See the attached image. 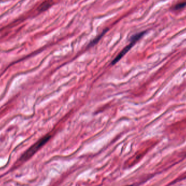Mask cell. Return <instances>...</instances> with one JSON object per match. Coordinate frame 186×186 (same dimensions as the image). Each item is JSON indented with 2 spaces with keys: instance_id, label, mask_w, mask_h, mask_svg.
Segmentation results:
<instances>
[{
  "instance_id": "obj_2",
  "label": "cell",
  "mask_w": 186,
  "mask_h": 186,
  "mask_svg": "<svg viewBox=\"0 0 186 186\" xmlns=\"http://www.w3.org/2000/svg\"><path fill=\"white\" fill-rule=\"evenodd\" d=\"M146 31H143V32H140L138 33H137L136 35H132L131 38L130 43L126 46L123 50H122L118 56L115 58V59L112 61V65L115 64L118 61H119L122 58V57L125 56L126 53H128L129 51L130 50L131 48L133 47V46L135 45L138 41L146 33Z\"/></svg>"
},
{
  "instance_id": "obj_3",
  "label": "cell",
  "mask_w": 186,
  "mask_h": 186,
  "mask_svg": "<svg viewBox=\"0 0 186 186\" xmlns=\"http://www.w3.org/2000/svg\"><path fill=\"white\" fill-rule=\"evenodd\" d=\"M51 3L49 1H46L42 3L40 6L38 7V10L40 12L46 11L48 9L50 8L51 5Z\"/></svg>"
},
{
  "instance_id": "obj_1",
  "label": "cell",
  "mask_w": 186,
  "mask_h": 186,
  "mask_svg": "<svg viewBox=\"0 0 186 186\" xmlns=\"http://www.w3.org/2000/svg\"><path fill=\"white\" fill-rule=\"evenodd\" d=\"M51 137V136L50 135L48 134L47 135L43 137L42 138L39 139L24 154L22 157V161H26L29 159L30 157H32L33 154H35L42 147H43L48 141L50 140Z\"/></svg>"
},
{
  "instance_id": "obj_6",
  "label": "cell",
  "mask_w": 186,
  "mask_h": 186,
  "mask_svg": "<svg viewBox=\"0 0 186 186\" xmlns=\"http://www.w3.org/2000/svg\"></svg>"
},
{
  "instance_id": "obj_4",
  "label": "cell",
  "mask_w": 186,
  "mask_h": 186,
  "mask_svg": "<svg viewBox=\"0 0 186 186\" xmlns=\"http://www.w3.org/2000/svg\"><path fill=\"white\" fill-rule=\"evenodd\" d=\"M108 31V29H105V31H104V32H102V33H101V35H98V37L97 38H96L95 39H94V40H93L91 42V44H90V46H93L94 45V44H95L96 43H98V40H100V39H101V38L104 35V34L106 33Z\"/></svg>"
},
{
  "instance_id": "obj_5",
  "label": "cell",
  "mask_w": 186,
  "mask_h": 186,
  "mask_svg": "<svg viewBox=\"0 0 186 186\" xmlns=\"http://www.w3.org/2000/svg\"><path fill=\"white\" fill-rule=\"evenodd\" d=\"M186 5V2H182L178 3L177 5H176L174 7V9L176 11H178L180 9H181L182 8H184Z\"/></svg>"
}]
</instances>
